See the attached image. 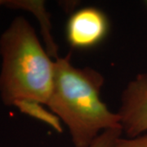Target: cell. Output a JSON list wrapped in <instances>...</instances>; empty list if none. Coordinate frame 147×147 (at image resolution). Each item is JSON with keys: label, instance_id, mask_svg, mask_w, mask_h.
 <instances>
[{"label": "cell", "instance_id": "2", "mask_svg": "<svg viewBox=\"0 0 147 147\" xmlns=\"http://www.w3.org/2000/svg\"><path fill=\"white\" fill-rule=\"evenodd\" d=\"M0 94L6 105H47L54 61L26 19L16 17L0 38Z\"/></svg>", "mask_w": 147, "mask_h": 147}, {"label": "cell", "instance_id": "6", "mask_svg": "<svg viewBox=\"0 0 147 147\" xmlns=\"http://www.w3.org/2000/svg\"><path fill=\"white\" fill-rule=\"evenodd\" d=\"M111 147H147V132L135 137H119Z\"/></svg>", "mask_w": 147, "mask_h": 147}, {"label": "cell", "instance_id": "4", "mask_svg": "<svg viewBox=\"0 0 147 147\" xmlns=\"http://www.w3.org/2000/svg\"><path fill=\"white\" fill-rule=\"evenodd\" d=\"M121 126L128 137L147 132V73L129 82L121 96Z\"/></svg>", "mask_w": 147, "mask_h": 147}, {"label": "cell", "instance_id": "5", "mask_svg": "<svg viewBox=\"0 0 147 147\" xmlns=\"http://www.w3.org/2000/svg\"><path fill=\"white\" fill-rule=\"evenodd\" d=\"M122 128H114L103 131L90 147H111L114 142L122 136Z\"/></svg>", "mask_w": 147, "mask_h": 147}, {"label": "cell", "instance_id": "1", "mask_svg": "<svg viewBox=\"0 0 147 147\" xmlns=\"http://www.w3.org/2000/svg\"><path fill=\"white\" fill-rule=\"evenodd\" d=\"M104 82L94 69L74 66L70 55L54 60L53 91L47 106L67 126L75 147H90L103 131L122 128L119 114L100 97Z\"/></svg>", "mask_w": 147, "mask_h": 147}, {"label": "cell", "instance_id": "3", "mask_svg": "<svg viewBox=\"0 0 147 147\" xmlns=\"http://www.w3.org/2000/svg\"><path fill=\"white\" fill-rule=\"evenodd\" d=\"M109 29V20L102 11L93 7H84L69 18L66 38L74 48L88 49L102 42Z\"/></svg>", "mask_w": 147, "mask_h": 147}, {"label": "cell", "instance_id": "7", "mask_svg": "<svg viewBox=\"0 0 147 147\" xmlns=\"http://www.w3.org/2000/svg\"><path fill=\"white\" fill-rule=\"evenodd\" d=\"M3 2H2V1H0V5H1V4H3Z\"/></svg>", "mask_w": 147, "mask_h": 147}]
</instances>
